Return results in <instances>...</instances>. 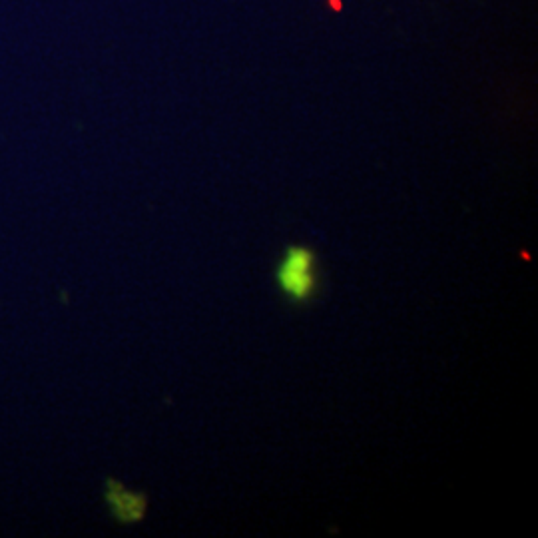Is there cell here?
Returning a JSON list of instances; mask_svg holds the SVG:
<instances>
[{"instance_id":"1","label":"cell","mask_w":538,"mask_h":538,"mask_svg":"<svg viewBox=\"0 0 538 538\" xmlns=\"http://www.w3.org/2000/svg\"><path fill=\"white\" fill-rule=\"evenodd\" d=\"M276 285L279 293L293 305L311 303L321 285L315 251L309 246L299 244L285 247L283 255L277 262Z\"/></svg>"},{"instance_id":"2","label":"cell","mask_w":538,"mask_h":538,"mask_svg":"<svg viewBox=\"0 0 538 538\" xmlns=\"http://www.w3.org/2000/svg\"><path fill=\"white\" fill-rule=\"evenodd\" d=\"M102 496L112 519L124 526L142 523L148 512V494L126 489L118 478L104 480Z\"/></svg>"},{"instance_id":"3","label":"cell","mask_w":538,"mask_h":538,"mask_svg":"<svg viewBox=\"0 0 538 538\" xmlns=\"http://www.w3.org/2000/svg\"><path fill=\"white\" fill-rule=\"evenodd\" d=\"M329 6H331L335 12H339V10L343 8V2H341V0H329Z\"/></svg>"}]
</instances>
